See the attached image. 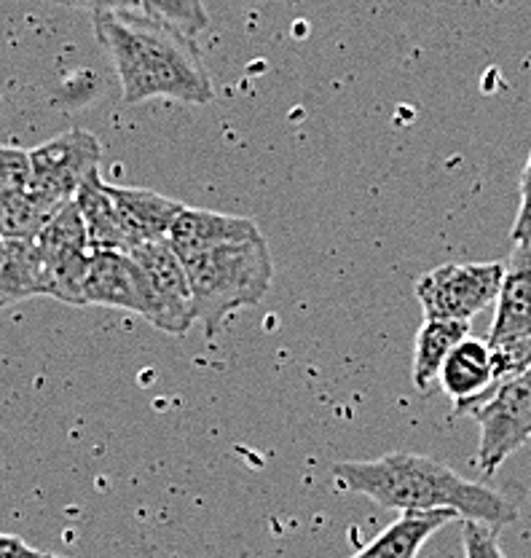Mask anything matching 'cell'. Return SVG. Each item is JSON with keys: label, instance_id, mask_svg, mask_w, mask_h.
I'll return each instance as SVG.
<instances>
[{"label": "cell", "instance_id": "1", "mask_svg": "<svg viewBox=\"0 0 531 558\" xmlns=\"http://www.w3.org/2000/svg\"><path fill=\"white\" fill-rule=\"evenodd\" d=\"M95 35L108 51L126 105L172 100L207 105L213 78L194 38L137 11L95 14Z\"/></svg>", "mask_w": 531, "mask_h": 558}, {"label": "cell", "instance_id": "2", "mask_svg": "<svg viewBox=\"0 0 531 558\" xmlns=\"http://www.w3.org/2000/svg\"><path fill=\"white\" fill-rule=\"evenodd\" d=\"M333 486L358 494L387 510H454L459 519L507 526L518 519L516 505L494 488L467 481L448 464L424 453L393 451L367 462H338L330 468Z\"/></svg>", "mask_w": 531, "mask_h": 558}, {"label": "cell", "instance_id": "3", "mask_svg": "<svg viewBox=\"0 0 531 558\" xmlns=\"http://www.w3.org/2000/svg\"><path fill=\"white\" fill-rule=\"evenodd\" d=\"M180 258L189 271L196 323L207 339H215L237 312L258 306L271 288L274 260L264 234Z\"/></svg>", "mask_w": 531, "mask_h": 558}, {"label": "cell", "instance_id": "4", "mask_svg": "<svg viewBox=\"0 0 531 558\" xmlns=\"http://www.w3.org/2000/svg\"><path fill=\"white\" fill-rule=\"evenodd\" d=\"M454 414L472 416L481 427L475 464L494 475L507 459L531 440V368L512 379L494 384L481 398L457 405Z\"/></svg>", "mask_w": 531, "mask_h": 558}, {"label": "cell", "instance_id": "5", "mask_svg": "<svg viewBox=\"0 0 531 558\" xmlns=\"http://www.w3.org/2000/svg\"><path fill=\"white\" fill-rule=\"evenodd\" d=\"M505 264H443L419 277L417 293L424 319L470 323L478 312L497 304Z\"/></svg>", "mask_w": 531, "mask_h": 558}, {"label": "cell", "instance_id": "6", "mask_svg": "<svg viewBox=\"0 0 531 558\" xmlns=\"http://www.w3.org/2000/svg\"><path fill=\"white\" fill-rule=\"evenodd\" d=\"M148 282V323L169 336H185L196 325L194 295L183 258L167 240L145 242L130 250Z\"/></svg>", "mask_w": 531, "mask_h": 558}, {"label": "cell", "instance_id": "7", "mask_svg": "<svg viewBox=\"0 0 531 558\" xmlns=\"http://www.w3.org/2000/svg\"><path fill=\"white\" fill-rule=\"evenodd\" d=\"M51 299L62 304L86 306L84 279L92 260V244L75 202H68L44 231L35 236Z\"/></svg>", "mask_w": 531, "mask_h": 558}, {"label": "cell", "instance_id": "8", "mask_svg": "<svg viewBox=\"0 0 531 558\" xmlns=\"http://www.w3.org/2000/svg\"><path fill=\"white\" fill-rule=\"evenodd\" d=\"M100 140L92 132L70 130L31 150V189L60 202H73L81 185L97 172Z\"/></svg>", "mask_w": 531, "mask_h": 558}, {"label": "cell", "instance_id": "9", "mask_svg": "<svg viewBox=\"0 0 531 558\" xmlns=\"http://www.w3.org/2000/svg\"><path fill=\"white\" fill-rule=\"evenodd\" d=\"M84 301L95 306L134 312L148 317V282L132 253L124 250H92L84 279Z\"/></svg>", "mask_w": 531, "mask_h": 558}, {"label": "cell", "instance_id": "10", "mask_svg": "<svg viewBox=\"0 0 531 558\" xmlns=\"http://www.w3.org/2000/svg\"><path fill=\"white\" fill-rule=\"evenodd\" d=\"M108 194L113 199L116 215H119L121 231H124L130 250L137 244L167 240L169 226L180 215L185 205L169 199L159 191L148 189H132V185H110Z\"/></svg>", "mask_w": 531, "mask_h": 558}, {"label": "cell", "instance_id": "11", "mask_svg": "<svg viewBox=\"0 0 531 558\" xmlns=\"http://www.w3.org/2000/svg\"><path fill=\"white\" fill-rule=\"evenodd\" d=\"M258 234V223L250 218H242V215L183 207L178 218H174V223L169 226L167 242L172 244L178 255H189L207 247H218V244L253 240Z\"/></svg>", "mask_w": 531, "mask_h": 558}, {"label": "cell", "instance_id": "12", "mask_svg": "<svg viewBox=\"0 0 531 558\" xmlns=\"http://www.w3.org/2000/svg\"><path fill=\"white\" fill-rule=\"evenodd\" d=\"M531 336V236L516 242L502 275L497 314L486 341Z\"/></svg>", "mask_w": 531, "mask_h": 558}, {"label": "cell", "instance_id": "13", "mask_svg": "<svg viewBox=\"0 0 531 558\" xmlns=\"http://www.w3.org/2000/svg\"><path fill=\"white\" fill-rule=\"evenodd\" d=\"M437 381H441L443 392L454 400V409L488 392L494 387V363L488 341L472 339V336L459 341L443 363Z\"/></svg>", "mask_w": 531, "mask_h": 558}, {"label": "cell", "instance_id": "14", "mask_svg": "<svg viewBox=\"0 0 531 558\" xmlns=\"http://www.w3.org/2000/svg\"><path fill=\"white\" fill-rule=\"evenodd\" d=\"M457 519L459 513L454 510H406L352 558H417L437 529Z\"/></svg>", "mask_w": 531, "mask_h": 558}, {"label": "cell", "instance_id": "15", "mask_svg": "<svg viewBox=\"0 0 531 558\" xmlns=\"http://www.w3.org/2000/svg\"><path fill=\"white\" fill-rule=\"evenodd\" d=\"M35 295H49L35 240H0V310Z\"/></svg>", "mask_w": 531, "mask_h": 558}, {"label": "cell", "instance_id": "16", "mask_svg": "<svg viewBox=\"0 0 531 558\" xmlns=\"http://www.w3.org/2000/svg\"><path fill=\"white\" fill-rule=\"evenodd\" d=\"M65 205L31 185L0 191V240H35Z\"/></svg>", "mask_w": 531, "mask_h": 558}, {"label": "cell", "instance_id": "17", "mask_svg": "<svg viewBox=\"0 0 531 558\" xmlns=\"http://www.w3.org/2000/svg\"><path fill=\"white\" fill-rule=\"evenodd\" d=\"M73 202L84 218L92 250H124V253H130V242L121 231L119 215H116L113 199L108 194V183L100 178V172H95L81 185Z\"/></svg>", "mask_w": 531, "mask_h": 558}, {"label": "cell", "instance_id": "18", "mask_svg": "<svg viewBox=\"0 0 531 558\" xmlns=\"http://www.w3.org/2000/svg\"><path fill=\"white\" fill-rule=\"evenodd\" d=\"M470 336V323L459 319H424L413 341V387L430 389L441 374L443 363L459 341Z\"/></svg>", "mask_w": 531, "mask_h": 558}, {"label": "cell", "instance_id": "19", "mask_svg": "<svg viewBox=\"0 0 531 558\" xmlns=\"http://www.w3.org/2000/svg\"><path fill=\"white\" fill-rule=\"evenodd\" d=\"M140 14L174 27L189 38L204 33L209 27V14L204 0H137Z\"/></svg>", "mask_w": 531, "mask_h": 558}, {"label": "cell", "instance_id": "20", "mask_svg": "<svg viewBox=\"0 0 531 558\" xmlns=\"http://www.w3.org/2000/svg\"><path fill=\"white\" fill-rule=\"evenodd\" d=\"M494 363V384L512 379L531 368V336H510V339L488 341Z\"/></svg>", "mask_w": 531, "mask_h": 558}, {"label": "cell", "instance_id": "21", "mask_svg": "<svg viewBox=\"0 0 531 558\" xmlns=\"http://www.w3.org/2000/svg\"><path fill=\"white\" fill-rule=\"evenodd\" d=\"M464 558H507L499 548V529L478 521H464L462 529Z\"/></svg>", "mask_w": 531, "mask_h": 558}, {"label": "cell", "instance_id": "22", "mask_svg": "<svg viewBox=\"0 0 531 558\" xmlns=\"http://www.w3.org/2000/svg\"><path fill=\"white\" fill-rule=\"evenodd\" d=\"M31 183V150L0 145V191L25 189Z\"/></svg>", "mask_w": 531, "mask_h": 558}, {"label": "cell", "instance_id": "23", "mask_svg": "<svg viewBox=\"0 0 531 558\" xmlns=\"http://www.w3.org/2000/svg\"><path fill=\"white\" fill-rule=\"evenodd\" d=\"M512 242H523L531 236V154L521 174V205H518L516 223H512Z\"/></svg>", "mask_w": 531, "mask_h": 558}, {"label": "cell", "instance_id": "24", "mask_svg": "<svg viewBox=\"0 0 531 558\" xmlns=\"http://www.w3.org/2000/svg\"><path fill=\"white\" fill-rule=\"evenodd\" d=\"M68 9L92 11V14H113V11H137V0H51Z\"/></svg>", "mask_w": 531, "mask_h": 558}, {"label": "cell", "instance_id": "25", "mask_svg": "<svg viewBox=\"0 0 531 558\" xmlns=\"http://www.w3.org/2000/svg\"><path fill=\"white\" fill-rule=\"evenodd\" d=\"M0 558H60V556L44 554V550L33 548V545L25 543L22 537H16V534L0 532Z\"/></svg>", "mask_w": 531, "mask_h": 558}, {"label": "cell", "instance_id": "26", "mask_svg": "<svg viewBox=\"0 0 531 558\" xmlns=\"http://www.w3.org/2000/svg\"><path fill=\"white\" fill-rule=\"evenodd\" d=\"M288 3H299V0H288Z\"/></svg>", "mask_w": 531, "mask_h": 558}, {"label": "cell", "instance_id": "27", "mask_svg": "<svg viewBox=\"0 0 531 558\" xmlns=\"http://www.w3.org/2000/svg\"><path fill=\"white\" fill-rule=\"evenodd\" d=\"M60 558H62V556H60Z\"/></svg>", "mask_w": 531, "mask_h": 558}]
</instances>
